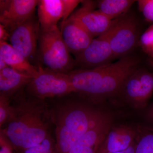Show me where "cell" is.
Returning <instances> with one entry per match:
<instances>
[{
  "label": "cell",
  "instance_id": "obj_1",
  "mask_svg": "<svg viewBox=\"0 0 153 153\" xmlns=\"http://www.w3.org/2000/svg\"><path fill=\"white\" fill-rule=\"evenodd\" d=\"M10 120L1 132L14 149L24 152L39 144L49 134V113L44 100L20 92Z\"/></svg>",
  "mask_w": 153,
  "mask_h": 153
},
{
  "label": "cell",
  "instance_id": "obj_2",
  "mask_svg": "<svg viewBox=\"0 0 153 153\" xmlns=\"http://www.w3.org/2000/svg\"><path fill=\"white\" fill-rule=\"evenodd\" d=\"M137 68L134 60L127 56L105 66L75 69L68 74L74 92L93 102H99L115 97L126 79Z\"/></svg>",
  "mask_w": 153,
  "mask_h": 153
},
{
  "label": "cell",
  "instance_id": "obj_3",
  "mask_svg": "<svg viewBox=\"0 0 153 153\" xmlns=\"http://www.w3.org/2000/svg\"><path fill=\"white\" fill-rule=\"evenodd\" d=\"M86 104L68 102L56 110L54 153H68L97 120L102 111Z\"/></svg>",
  "mask_w": 153,
  "mask_h": 153
},
{
  "label": "cell",
  "instance_id": "obj_4",
  "mask_svg": "<svg viewBox=\"0 0 153 153\" xmlns=\"http://www.w3.org/2000/svg\"><path fill=\"white\" fill-rule=\"evenodd\" d=\"M37 60L46 68L62 74H68L76 65L61 36L57 26L40 27Z\"/></svg>",
  "mask_w": 153,
  "mask_h": 153
},
{
  "label": "cell",
  "instance_id": "obj_5",
  "mask_svg": "<svg viewBox=\"0 0 153 153\" xmlns=\"http://www.w3.org/2000/svg\"><path fill=\"white\" fill-rule=\"evenodd\" d=\"M38 73L26 86L27 94L39 99L62 97L74 90L68 74L55 72L41 64L38 65Z\"/></svg>",
  "mask_w": 153,
  "mask_h": 153
},
{
  "label": "cell",
  "instance_id": "obj_6",
  "mask_svg": "<svg viewBox=\"0 0 153 153\" xmlns=\"http://www.w3.org/2000/svg\"><path fill=\"white\" fill-rule=\"evenodd\" d=\"M153 94V72L139 68L127 78L115 97L133 109L142 110Z\"/></svg>",
  "mask_w": 153,
  "mask_h": 153
},
{
  "label": "cell",
  "instance_id": "obj_7",
  "mask_svg": "<svg viewBox=\"0 0 153 153\" xmlns=\"http://www.w3.org/2000/svg\"><path fill=\"white\" fill-rule=\"evenodd\" d=\"M140 38L139 26L134 16L126 14L113 20L110 42L114 58L129 55Z\"/></svg>",
  "mask_w": 153,
  "mask_h": 153
},
{
  "label": "cell",
  "instance_id": "obj_8",
  "mask_svg": "<svg viewBox=\"0 0 153 153\" xmlns=\"http://www.w3.org/2000/svg\"><path fill=\"white\" fill-rule=\"evenodd\" d=\"M40 30L39 21L34 14L10 32L9 40L11 46L33 65L36 62L38 64L37 60Z\"/></svg>",
  "mask_w": 153,
  "mask_h": 153
},
{
  "label": "cell",
  "instance_id": "obj_9",
  "mask_svg": "<svg viewBox=\"0 0 153 153\" xmlns=\"http://www.w3.org/2000/svg\"><path fill=\"white\" fill-rule=\"evenodd\" d=\"M111 25L106 32L94 38L84 51L75 56V63L81 69L105 66L114 59L110 42Z\"/></svg>",
  "mask_w": 153,
  "mask_h": 153
},
{
  "label": "cell",
  "instance_id": "obj_10",
  "mask_svg": "<svg viewBox=\"0 0 153 153\" xmlns=\"http://www.w3.org/2000/svg\"><path fill=\"white\" fill-rule=\"evenodd\" d=\"M82 1L80 0L38 1V17L40 27L47 29L57 26L60 19L64 21L68 19Z\"/></svg>",
  "mask_w": 153,
  "mask_h": 153
},
{
  "label": "cell",
  "instance_id": "obj_11",
  "mask_svg": "<svg viewBox=\"0 0 153 153\" xmlns=\"http://www.w3.org/2000/svg\"><path fill=\"white\" fill-rule=\"evenodd\" d=\"M38 0H1L0 24L10 32L35 14Z\"/></svg>",
  "mask_w": 153,
  "mask_h": 153
},
{
  "label": "cell",
  "instance_id": "obj_12",
  "mask_svg": "<svg viewBox=\"0 0 153 153\" xmlns=\"http://www.w3.org/2000/svg\"><path fill=\"white\" fill-rule=\"evenodd\" d=\"M82 5L69 17L79 23L94 38L106 32L112 25L113 20L95 10V2L82 1Z\"/></svg>",
  "mask_w": 153,
  "mask_h": 153
},
{
  "label": "cell",
  "instance_id": "obj_13",
  "mask_svg": "<svg viewBox=\"0 0 153 153\" xmlns=\"http://www.w3.org/2000/svg\"><path fill=\"white\" fill-rule=\"evenodd\" d=\"M60 31L68 51L75 56L84 51L94 38L79 23L69 17L62 21Z\"/></svg>",
  "mask_w": 153,
  "mask_h": 153
},
{
  "label": "cell",
  "instance_id": "obj_14",
  "mask_svg": "<svg viewBox=\"0 0 153 153\" xmlns=\"http://www.w3.org/2000/svg\"><path fill=\"white\" fill-rule=\"evenodd\" d=\"M137 134V124L112 125L105 140L108 153L126 149L135 143Z\"/></svg>",
  "mask_w": 153,
  "mask_h": 153
},
{
  "label": "cell",
  "instance_id": "obj_15",
  "mask_svg": "<svg viewBox=\"0 0 153 153\" xmlns=\"http://www.w3.org/2000/svg\"><path fill=\"white\" fill-rule=\"evenodd\" d=\"M0 56L9 67L22 74L36 77L38 68L7 42H0Z\"/></svg>",
  "mask_w": 153,
  "mask_h": 153
},
{
  "label": "cell",
  "instance_id": "obj_16",
  "mask_svg": "<svg viewBox=\"0 0 153 153\" xmlns=\"http://www.w3.org/2000/svg\"><path fill=\"white\" fill-rule=\"evenodd\" d=\"M33 78L8 66L0 71V93L10 97L26 87Z\"/></svg>",
  "mask_w": 153,
  "mask_h": 153
},
{
  "label": "cell",
  "instance_id": "obj_17",
  "mask_svg": "<svg viewBox=\"0 0 153 153\" xmlns=\"http://www.w3.org/2000/svg\"><path fill=\"white\" fill-rule=\"evenodd\" d=\"M136 1L134 0H101L97 1V5L100 12L113 20L126 15Z\"/></svg>",
  "mask_w": 153,
  "mask_h": 153
},
{
  "label": "cell",
  "instance_id": "obj_18",
  "mask_svg": "<svg viewBox=\"0 0 153 153\" xmlns=\"http://www.w3.org/2000/svg\"><path fill=\"white\" fill-rule=\"evenodd\" d=\"M135 153H153V127L137 124Z\"/></svg>",
  "mask_w": 153,
  "mask_h": 153
},
{
  "label": "cell",
  "instance_id": "obj_19",
  "mask_svg": "<svg viewBox=\"0 0 153 153\" xmlns=\"http://www.w3.org/2000/svg\"><path fill=\"white\" fill-rule=\"evenodd\" d=\"M10 97L0 94V126L1 128L7 123L13 112V105L10 101Z\"/></svg>",
  "mask_w": 153,
  "mask_h": 153
},
{
  "label": "cell",
  "instance_id": "obj_20",
  "mask_svg": "<svg viewBox=\"0 0 153 153\" xmlns=\"http://www.w3.org/2000/svg\"><path fill=\"white\" fill-rule=\"evenodd\" d=\"M138 44L145 53L153 58V24L140 36Z\"/></svg>",
  "mask_w": 153,
  "mask_h": 153
},
{
  "label": "cell",
  "instance_id": "obj_21",
  "mask_svg": "<svg viewBox=\"0 0 153 153\" xmlns=\"http://www.w3.org/2000/svg\"><path fill=\"white\" fill-rule=\"evenodd\" d=\"M55 145V142L49 135L40 144L25 150L23 153H54Z\"/></svg>",
  "mask_w": 153,
  "mask_h": 153
},
{
  "label": "cell",
  "instance_id": "obj_22",
  "mask_svg": "<svg viewBox=\"0 0 153 153\" xmlns=\"http://www.w3.org/2000/svg\"><path fill=\"white\" fill-rule=\"evenodd\" d=\"M138 9L145 19L153 24V0H138Z\"/></svg>",
  "mask_w": 153,
  "mask_h": 153
},
{
  "label": "cell",
  "instance_id": "obj_23",
  "mask_svg": "<svg viewBox=\"0 0 153 153\" xmlns=\"http://www.w3.org/2000/svg\"><path fill=\"white\" fill-rule=\"evenodd\" d=\"M0 135V153H13V145L1 132Z\"/></svg>",
  "mask_w": 153,
  "mask_h": 153
},
{
  "label": "cell",
  "instance_id": "obj_24",
  "mask_svg": "<svg viewBox=\"0 0 153 153\" xmlns=\"http://www.w3.org/2000/svg\"><path fill=\"white\" fill-rule=\"evenodd\" d=\"M10 34L5 27L0 24V42H7L10 40Z\"/></svg>",
  "mask_w": 153,
  "mask_h": 153
},
{
  "label": "cell",
  "instance_id": "obj_25",
  "mask_svg": "<svg viewBox=\"0 0 153 153\" xmlns=\"http://www.w3.org/2000/svg\"><path fill=\"white\" fill-rule=\"evenodd\" d=\"M144 117L149 122L153 125V103L146 110L144 113Z\"/></svg>",
  "mask_w": 153,
  "mask_h": 153
},
{
  "label": "cell",
  "instance_id": "obj_26",
  "mask_svg": "<svg viewBox=\"0 0 153 153\" xmlns=\"http://www.w3.org/2000/svg\"><path fill=\"white\" fill-rule=\"evenodd\" d=\"M136 146V143L135 142V143H134L129 147L128 148L126 149L125 150L117 152H108V153H135Z\"/></svg>",
  "mask_w": 153,
  "mask_h": 153
},
{
  "label": "cell",
  "instance_id": "obj_27",
  "mask_svg": "<svg viewBox=\"0 0 153 153\" xmlns=\"http://www.w3.org/2000/svg\"><path fill=\"white\" fill-rule=\"evenodd\" d=\"M104 141L102 143L100 146L99 148L96 153H108Z\"/></svg>",
  "mask_w": 153,
  "mask_h": 153
},
{
  "label": "cell",
  "instance_id": "obj_28",
  "mask_svg": "<svg viewBox=\"0 0 153 153\" xmlns=\"http://www.w3.org/2000/svg\"><path fill=\"white\" fill-rule=\"evenodd\" d=\"M8 66L2 57L0 56V71Z\"/></svg>",
  "mask_w": 153,
  "mask_h": 153
},
{
  "label": "cell",
  "instance_id": "obj_29",
  "mask_svg": "<svg viewBox=\"0 0 153 153\" xmlns=\"http://www.w3.org/2000/svg\"><path fill=\"white\" fill-rule=\"evenodd\" d=\"M150 63L151 64H152V66L153 67V58H152V59H151Z\"/></svg>",
  "mask_w": 153,
  "mask_h": 153
}]
</instances>
